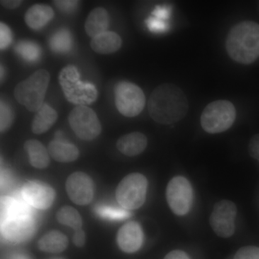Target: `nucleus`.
<instances>
[{
    "mask_svg": "<svg viewBox=\"0 0 259 259\" xmlns=\"http://www.w3.org/2000/svg\"><path fill=\"white\" fill-rule=\"evenodd\" d=\"M164 259H190L185 252L180 250H172L165 256Z\"/></svg>",
    "mask_w": 259,
    "mask_h": 259,
    "instance_id": "f704fd0d",
    "label": "nucleus"
},
{
    "mask_svg": "<svg viewBox=\"0 0 259 259\" xmlns=\"http://www.w3.org/2000/svg\"><path fill=\"white\" fill-rule=\"evenodd\" d=\"M170 14H171V9L166 6H158L156 7L153 10L152 16L155 18L161 19V20H167L169 18Z\"/></svg>",
    "mask_w": 259,
    "mask_h": 259,
    "instance_id": "473e14b6",
    "label": "nucleus"
},
{
    "mask_svg": "<svg viewBox=\"0 0 259 259\" xmlns=\"http://www.w3.org/2000/svg\"><path fill=\"white\" fill-rule=\"evenodd\" d=\"M188 109L185 93L173 83H163L155 88L148 102V113L151 118L163 125L182 120Z\"/></svg>",
    "mask_w": 259,
    "mask_h": 259,
    "instance_id": "f257e3e1",
    "label": "nucleus"
},
{
    "mask_svg": "<svg viewBox=\"0 0 259 259\" xmlns=\"http://www.w3.org/2000/svg\"><path fill=\"white\" fill-rule=\"evenodd\" d=\"M73 241L77 247H82L85 243V234L83 230L78 229L75 231Z\"/></svg>",
    "mask_w": 259,
    "mask_h": 259,
    "instance_id": "72a5a7b5",
    "label": "nucleus"
},
{
    "mask_svg": "<svg viewBox=\"0 0 259 259\" xmlns=\"http://www.w3.org/2000/svg\"><path fill=\"white\" fill-rule=\"evenodd\" d=\"M147 145V138L144 134L134 132L120 137L117 141V148L125 156H136L144 152Z\"/></svg>",
    "mask_w": 259,
    "mask_h": 259,
    "instance_id": "2eb2a0df",
    "label": "nucleus"
},
{
    "mask_svg": "<svg viewBox=\"0 0 259 259\" xmlns=\"http://www.w3.org/2000/svg\"><path fill=\"white\" fill-rule=\"evenodd\" d=\"M13 41V32L6 24L0 23V49L5 50Z\"/></svg>",
    "mask_w": 259,
    "mask_h": 259,
    "instance_id": "cd10ccee",
    "label": "nucleus"
},
{
    "mask_svg": "<svg viewBox=\"0 0 259 259\" xmlns=\"http://www.w3.org/2000/svg\"><path fill=\"white\" fill-rule=\"evenodd\" d=\"M237 214L236 204L232 201L223 199L213 207L210 226L218 236L229 238L235 232V219Z\"/></svg>",
    "mask_w": 259,
    "mask_h": 259,
    "instance_id": "9d476101",
    "label": "nucleus"
},
{
    "mask_svg": "<svg viewBox=\"0 0 259 259\" xmlns=\"http://www.w3.org/2000/svg\"><path fill=\"white\" fill-rule=\"evenodd\" d=\"M144 241L142 228L137 222H129L121 227L117 242L122 251L133 253L141 248Z\"/></svg>",
    "mask_w": 259,
    "mask_h": 259,
    "instance_id": "4468645a",
    "label": "nucleus"
},
{
    "mask_svg": "<svg viewBox=\"0 0 259 259\" xmlns=\"http://www.w3.org/2000/svg\"><path fill=\"white\" fill-rule=\"evenodd\" d=\"M148 181L139 173H133L123 179L116 190L118 203L126 209H136L144 204L147 194Z\"/></svg>",
    "mask_w": 259,
    "mask_h": 259,
    "instance_id": "423d86ee",
    "label": "nucleus"
},
{
    "mask_svg": "<svg viewBox=\"0 0 259 259\" xmlns=\"http://www.w3.org/2000/svg\"><path fill=\"white\" fill-rule=\"evenodd\" d=\"M54 11L49 5L36 4L29 8L25 15V22L29 28L40 30L54 18Z\"/></svg>",
    "mask_w": 259,
    "mask_h": 259,
    "instance_id": "dca6fc26",
    "label": "nucleus"
},
{
    "mask_svg": "<svg viewBox=\"0 0 259 259\" xmlns=\"http://www.w3.org/2000/svg\"><path fill=\"white\" fill-rule=\"evenodd\" d=\"M110 15L105 8H97L92 10L84 24L85 31L92 38L107 31Z\"/></svg>",
    "mask_w": 259,
    "mask_h": 259,
    "instance_id": "f3484780",
    "label": "nucleus"
},
{
    "mask_svg": "<svg viewBox=\"0 0 259 259\" xmlns=\"http://www.w3.org/2000/svg\"><path fill=\"white\" fill-rule=\"evenodd\" d=\"M166 199L175 214L185 215L190 211L193 199V191L190 182L184 177H175L168 184Z\"/></svg>",
    "mask_w": 259,
    "mask_h": 259,
    "instance_id": "1a4fd4ad",
    "label": "nucleus"
},
{
    "mask_svg": "<svg viewBox=\"0 0 259 259\" xmlns=\"http://www.w3.org/2000/svg\"><path fill=\"white\" fill-rule=\"evenodd\" d=\"M58 119L57 112L47 103L35 114L32 121L31 129L35 134H42L47 132L55 124Z\"/></svg>",
    "mask_w": 259,
    "mask_h": 259,
    "instance_id": "6ab92c4d",
    "label": "nucleus"
},
{
    "mask_svg": "<svg viewBox=\"0 0 259 259\" xmlns=\"http://www.w3.org/2000/svg\"><path fill=\"white\" fill-rule=\"evenodd\" d=\"M49 47L56 54H66L73 47V37L67 29L62 28L56 30L49 39Z\"/></svg>",
    "mask_w": 259,
    "mask_h": 259,
    "instance_id": "5701e85b",
    "label": "nucleus"
},
{
    "mask_svg": "<svg viewBox=\"0 0 259 259\" xmlns=\"http://www.w3.org/2000/svg\"><path fill=\"white\" fill-rule=\"evenodd\" d=\"M69 244L67 237L57 231L49 232L38 241L39 249L47 253H61Z\"/></svg>",
    "mask_w": 259,
    "mask_h": 259,
    "instance_id": "4be33fe9",
    "label": "nucleus"
},
{
    "mask_svg": "<svg viewBox=\"0 0 259 259\" xmlns=\"http://www.w3.org/2000/svg\"><path fill=\"white\" fill-rule=\"evenodd\" d=\"M90 47L97 54H113L122 47V39L116 32L107 31L92 38Z\"/></svg>",
    "mask_w": 259,
    "mask_h": 259,
    "instance_id": "a211bd4d",
    "label": "nucleus"
},
{
    "mask_svg": "<svg viewBox=\"0 0 259 259\" xmlns=\"http://www.w3.org/2000/svg\"><path fill=\"white\" fill-rule=\"evenodd\" d=\"M0 3L2 6L4 7L6 9L14 10L19 8L23 2L20 0H2Z\"/></svg>",
    "mask_w": 259,
    "mask_h": 259,
    "instance_id": "c9c22d12",
    "label": "nucleus"
},
{
    "mask_svg": "<svg viewBox=\"0 0 259 259\" xmlns=\"http://www.w3.org/2000/svg\"><path fill=\"white\" fill-rule=\"evenodd\" d=\"M234 259H259V248L255 246L243 247L237 251Z\"/></svg>",
    "mask_w": 259,
    "mask_h": 259,
    "instance_id": "c756f323",
    "label": "nucleus"
},
{
    "mask_svg": "<svg viewBox=\"0 0 259 259\" xmlns=\"http://www.w3.org/2000/svg\"><path fill=\"white\" fill-rule=\"evenodd\" d=\"M54 5L56 8H59L61 11L64 13H70L72 12L73 10L76 9V7L79 5V1H74V0H60V1H54Z\"/></svg>",
    "mask_w": 259,
    "mask_h": 259,
    "instance_id": "7c9ffc66",
    "label": "nucleus"
},
{
    "mask_svg": "<svg viewBox=\"0 0 259 259\" xmlns=\"http://www.w3.org/2000/svg\"><path fill=\"white\" fill-rule=\"evenodd\" d=\"M69 197L75 204L87 205L93 201L95 185L91 177L83 172H74L70 175L66 184Z\"/></svg>",
    "mask_w": 259,
    "mask_h": 259,
    "instance_id": "f8f14e48",
    "label": "nucleus"
},
{
    "mask_svg": "<svg viewBox=\"0 0 259 259\" xmlns=\"http://www.w3.org/2000/svg\"><path fill=\"white\" fill-rule=\"evenodd\" d=\"M56 218L61 224L69 226L75 231L81 229L82 226V219L79 213L74 207L70 206H65L59 209L56 214Z\"/></svg>",
    "mask_w": 259,
    "mask_h": 259,
    "instance_id": "393cba45",
    "label": "nucleus"
},
{
    "mask_svg": "<svg viewBox=\"0 0 259 259\" xmlns=\"http://www.w3.org/2000/svg\"><path fill=\"white\" fill-rule=\"evenodd\" d=\"M15 51L27 62H37L41 56V49L36 44L30 40H21L15 46Z\"/></svg>",
    "mask_w": 259,
    "mask_h": 259,
    "instance_id": "b1692460",
    "label": "nucleus"
},
{
    "mask_svg": "<svg viewBox=\"0 0 259 259\" xmlns=\"http://www.w3.org/2000/svg\"><path fill=\"white\" fill-rule=\"evenodd\" d=\"M35 223L29 214L11 216L2 221V233L5 239L13 243H22L31 238Z\"/></svg>",
    "mask_w": 259,
    "mask_h": 259,
    "instance_id": "9b49d317",
    "label": "nucleus"
},
{
    "mask_svg": "<svg viewBox=\"0 0 259 259\" xmlns=\"http://www.w3.org/2000/svg\"><path fill=\"white\" fill-rule=\"evenodd\" d=\"M68 121L75 134L83 141H93L101 134V122L96 112L88 106L74 107L69 113Z\"/></svg>",
    "mask_w": 259,
    "mask_h": 259,
    "instance_id": "6e6552de",
    "label": "nucleus"
},
{
    "mask_svg": "<svg viewBox=\"0 0 259 259\" xmlns=\"http://www.w3.org/2000/svg\"><path fill=\"white\" fill-rule=\"evenodd\" d=\"M115 101L119 112L127 117H136L146 105V96L137 85L128 81H121L115 85Z\"/></svg>",
    "mask_w": 259,
    "mask_h": 259,
    "instance_id": "0eeeda50",
    "label": "nucleus"
},
{
    "mask_svg": "<svg viewBox=\"0 0 259 259\" xmlns=\"http://www.w3.org/2000/svg\"><path fill=\"white\" fill-rule=\"evenodd\" d=\"M49 83V71L46 69L37 70L28 79L16 85L14 90L15 99L28 111L37 112L44 105Z\"/></svg>",
    "mask_w": 259,
    "mask_h": 259,
    "instance_id": "20e7f679",
    "label": "nucleus"
},
{
    "mask_svg": "<svg viewBox=\"0 0 259 259\" xmlns=\"http://www.w3.org/2000/svg\"><path fill=\"white\" fill-rule=\"evenodd\" d=\"M248 151L250 156L259 162V134L255 135L250 139L248 145Z\"/></svg>",
    "mask_w": 259,
    "mask_h": 259,
    "instance_id": "2f4dec72",
    "label": "nucleus"
},
{
    "mask_svg": "<svg viewBox=\"0 0 259 259\" xmlns=\"http://www.w3.org/2000/svg\"><path fill=\"white\" fill-rule=\"evenodd\" d=\"M228 56L241 64H250L259 57V25L243 21L231 29L226 39Z\"/></svg>",
    "mask_w": 259,
    "mask_h": 259,
    "instance_id": "f03ea898",
    "label": "nucleus"
},
{
    "mask_svg": "<svg viewBox=\"0 0 259 259\" xmlns=\"http://www.w3.org/2000/svg\"><path fill=\"white\" fill-rule=\"evenodd\" d=\"M97 212L102 217L109 219H124L129 216V213L122 209H114L108 207H100L97 209Z\"/></svg>",
    "mask_w": 259,
    "mask_h": 259,
    "instance_id": "bb28decb",
    "label": "nucleus"
},
{
    "mask_svg": "<svg viewBox=\"0 0 259 259\" xmlns=\"http://www.w3.org/2000/svg\"><path fill=\"white\" fill-rule=\"evenodd\" d=\"M15 114L13 109L4 100L0 102V131L5 132L10 128L14 121Z\"/></svg>",
    "mask_w": 259,
    "mask_h": 259,
    "instance_id": "a878e982",
    "label": "nucleus"
},
{
    "mask_svg": "<svg viewBox=\"0 0 259 259\" xmlns=\"http://www.w3.org/2000/svg\"><path fill=\"white\" fill-rule=\"evenodd\" d=\"M236 117V108L233 103L228 100H217L204 109L201 115V125L208 134H220L233 125Z\"/></svg>",
    "mask_w": 259,
    "mask_h": 259,
    "instance_id": "39448f33",
    "label": "nucleus"
},
{
    "mask_svg": "<svg viewBox=\"0 0 259 259\" xmlns=\"http://www.w3.org/2000/svg\"><path fill=\"white\" fill-rule=\"evenodd\" d=\"M59 83L66 100L77 106H88L96 101L98 92L93 83L83 81L79 70L73 65H68L59 73Z\"/></svg>",
    "mask_w": 259,
    "mask_h": 259,
    "instance_id": "7ed1b4c3",
    "label": "nucleus"
},
{
    "mask_svg": "<svg viewBox=\"0 0 259 259\" xmlns=\"http://www.w3.org/2000/svg\"><path fill=\"white\" fill-rule=\"evenodd\" d=\"M146 23L148 28L153 32H163L166 31L167 29L168 28L166 20L155 18L153 16L149 17L146 20Z\"/></svg>",
    "mask_w": 259,
    "mask_h": 259,
    "instance_id": "c85d7f7f",
    "label": "nucleus"
},
{
    "mask_svg": "<svg viewBox=\"0 0 259 259\" xmlns=\"http://www.w3.org/2000/svg\"><path fill=\"white\" fill-rule=\"evenodd\" d=\"M22 194L29 204L39 209L49 208L55 199L54 189L47 184L37 181L25 184Z\"/></svg>",
    "mask_w": 259,
    "mask_h": 259,
    "instance_id": "ddd939ff",
    "label": "nucleus"
},
{
    "mask_svg": "<svg viewBox=\"0 0 259 259\" xmlns=\"http://www.w3.org/2000/svg\"><path fill=\"white\" fill-rule=\"evenodd\" d=\"M24 148L28 153L30 164L35 168H46L50 163L49 153L47 148L37 140H28L24 144Z\"/></svg>",
    "mask_w": 259,
    "mask_h": 259,
    "instance_id": "aec40b11",
    "label": "nucleus"
},
{
    "mask_svg": "<svg viewBox=\"0 0 259 259\" xmlns=\"http://www.w3.org/2000/svg\"><path fill=\"white\" fill-rule=\"evenodd\" d=\"M48 151L51 157L61 163L76 161L79 156V149L76 146L62 141H51Z\"/></svg>",
    "mask_w": 259,
    "mask_h": 259,
    "instance_id": "412c9836",
    "label": "nucleus"
}]
</instances>
